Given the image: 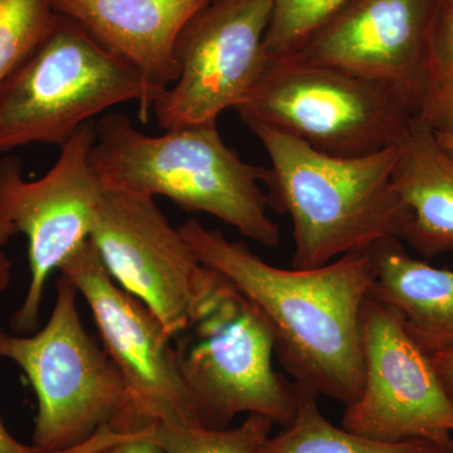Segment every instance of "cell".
Listing matches in <instances>:
<instances>
[{"mask_svg": "<svg viewBox=\"0 0 453 453\" xmlns=\"http://www.w3.org/2000/svg\"><path fill=\"white\" fill-rule=\"evenodd\" d=\"M178 229L203 266L226 277L264 312L275 334V354L295 383L345 405L359 398L360 319L374 281L371 250L320 267L286 270L198 219Z\"/></svg>", "mask_w": 453, "mask_h": 453, "instance_id": "cell-1", "label": "cell"}, {"mask_svg": "<svg viewBox=\"0 0 453 453\" xmlns=\"http://www.w3.org/2000/svg\"><path fill=\"white\" fill-rule=\"evenodd\" d=\"M246 125L270 157L268 208L292 220V268L320 267L389 238L402 241L411 216L392 184L398 145L335 157L259 122Z\"/></svg>", "mask_w": 453, "mask_h": 453, "instance_id": "cell-2", "label": "cell"}, {"mask_svg": "<svg viewBox=\"0 0 453 453\" xmlns=\"http://www.w3.org/2000/svg\"><path fill=\"white\" fill-rule=\"evenodd\" d=\"M89 164L104 188L166 196L186 211L216 217L267 247L280 242L268 217L266 168L241 159L223 142L217 124L193 125L146 135L127 116L96 122Z\"/></svg>", "mask_w": 453, "mask_h": 453, "instance_id": "cell-3", "label": "cell"}, {"mask_svg": "<svg viewBox=\"0 0 453 453\" xmlns=\"http://www.w3.org/2000/svg\"><path fill=\"white\" fill-rule=\"evenodd\" d=\"M77 292L61 273L41 330L20 335L0 327V357L22 369L37 398L32 446L42 453L70 451L103 428L118 432L129 410L120 372L83 326Z\"/></svg>", "mask_w": 453, "mask_h": 453, "instance_id": "cell-4", "label": "cell"}, {"mask_svg": "<svg viewBox=\"0 0 453 453\" xmlns=\"http://www.w3.org/2000/svg\"><path fill=\"white\" fill-rule=\"evenodd\" d=\"M173 344L207 428H226L241 413L261 414L283 427L294 419L296 392L273 369V326L220 273L214 271L207 296Z\"/></svg>", "mask_w": 453, "mask_h": 453, "instance_id": "cell-5", "label": "cell"}, {"mask_svg": "<svg viewBox=\"0 0 453 453\" xmlns=\"http://www.w3.org/2000/svg\"><path fill=\"white\" fill-rule=\"evenodd\" d=\"M144 83L70 18L57 17L40 46L0 85V153L35 142L62 146L120 104L144 105Z\"/></svg>", "mask_w": 453, "mask_h": 453, "instance_id": "cell-6", "label": "cell"}, {"mask_svg": "<svg viewBox=\"0 0 453 453\" xmlns=\"http://www.w3.org/2000/svg\"><path fill=\"white\" fill-rule=\"evenodd\" d=\"M321 153L362 157L398 145L416 116L387 89L335 68L270 61L235 109Z\"/></svg>", "mask_w": 453, "mask_h": 453, "instance_id": "cell-7", "label": "cell"}, {"mask_svg": "<svg viewBox=\"0 0 453 453\" xmlns=\"http://www.w3.org/2000/svg\"><path fill=\"white\" fill-rule=\"evenodd\" d=\"M59 273L88 303L104 349L127 386V418L118 432H110L136 434L154 425L207 427L179 372L172 336L142 301L113 281L94 244L82 243Z\"/></svg>", "mask_w": 453, "mask_h": 453, "instance_id": "cell-8", "label": "cell"}, {"mask_svg": "<svg viewBox=\"0 0 453 453\" xmlns=\"http://www.w3.org/2000/svg\"><path fill=\"white\" fill-rule=\"evenodd\" d=\"M95 142L96 122H86L61 146L55 165L37 180L23 177L17 157L0 160V219L28 240L31 273L25 300L12 316L13 333L37 332L47 280L88 240L105 192L89 164Z\"/></svg>", "mask_w": 453, "mask_h": 453, "instance_id": "cell-9", "label": "cell"}, {"mask_svg": "<svg viewBox=\"0 0 453 453\" xmlns=\"http://www.w3.org/2000/svg\"><path fill=\"white\" fill-rule=\"evenodd\" d=\"M271 0H211L179 33L178 79L155 100L164 130L217 124L237 109L266 73Z\"/></svg>", "mask_w": 453, "mask_h": 453, "instance_id": "cell-10", "label": "cell"}, {"mask_svg": "<svg viewBox=\"0 0 453 453\" xmlns=\"http://www.w3.org/2000/svg\"><path fill=\"white\" fill-rule=\"evenodd\" d=\"M88 240L113 281L142 301L172 339L186 329L214 271L196 259L154 196L105 188Z\"/></svg>", "mask_w": 453, "mask_h": 453, "instance_id": "cell-11", "label": "cell"}, {"mask_svg": "<svg viewBox=\"0 0 453 453\" xmlns=\"http://www.w3.org/2000/svg\"><path fill=\"white\" fill-rule=\"evenodd\" d=\"M365 380L347 405L342 427L380 442L421 440L445 447L453 438V402L431 356L405 332L395 310L372 297L360 319Z\"/></svg>", "mask_w": 453, "mask_h": 453, "instance_id": "cell-12", "label": "cell"}, {"mask_svg": "<svg viewBox=\"0 0 453 453\" xmlns=\"http://www.w3.org/2000/svg\"><path fill=\"white\" fill-rule=\"evenodd\" d=\"M437 7L438 0H350L286 59L374 83L418 118Z\"/></svg>", "mask_w": 453, "mask_h": 453, "instance_id": "cell-13", "label": "cell"}, {"mask_svg": "<svg viewBox=\"0 0 453 453\" xmlns=\"http://www.w3.org/2000/svg\"><path fill=\"white\" fill-rule=\"evenodd\" d=\"M211 0H52L70 18L139 74L145 88L140 109L146 121L155 100L178 79L174 47L179 33Z\"/></svg>", "mask_w": 453, "mask_h": 453, "instance_id": "cell-14", "label": "cell"}, {"mask_svg": "<svg viewBox=\"0 0 453 453\" xmlns=\"http://www.w3.org/2000/svg\"><path fill=\"white\" fill-rule=\"evenodd\" d=\"M392 184L411 216L402 240L426 259L453 253V157L428 122L414 119L399 142Z\"/></svg>", "mask_w": 453, "mask_h": 453, "instance_id": "cell-15", "label": "cell"}, {"mask_svg": "<svg viewBox=\"0 0 453 453\" xmlns=\"http://www.w3.org/2000/svg\"><path fill=\"white\" fill-rule=\"evenodd\" d=\"M371 253L374 281L369 296L395 310L428 356L453 349V270L412 257L398 238L381 241Z\"/></svg>", "mask_w": 453, "mask_h": 453, "instance_id": "cell-16", "label": "cell"}, {"mask_svg": "<svg viewBox=\"0 0 453 453\" xmlns=\"http://www.w3.org/2000/svg\"><path fill=\"white\" fill-rule=\"evenodd\" d=\"M296 413L288 427L270 436L261 453H443L427 441L380 442L339 428L319 410L318 393L295 383Z\"/></svg>", "mask_w": 453, "mask_h": 453, "instance_id": "cell-17", "label": "cell"}, {"mask_svg": "<svg viewBox=\"0 0 453 453\" xmlns=\"http://www.w3.org/2000/svg\"><path fill=\"white\" fill-rule=\"evenodd\" d=\"M273 425L275 422L268 417L249 414L235 428L154 425L136 434L119 436L150 441L164 453H261Z\"/></svg>", "mask_w": 453, "mask_h": 453, "instance_id": "cell-18", "label": "cell"}, {"mask_svg": "<svg viewBox=\"0 0 453 453\" xmlns=\"http://www.w3.org/2000/svg\"><path fill=\"white\" fill-rule=\"evenodd\" d=\"M57 17L52 0H0V85L49 35Z\"/></svg>", "mask_w": 453, "mask_h": 453, "instance_id": "cell-19", "label": "cell"}, {"mask_svg": "<svg viewBox=\"0 0 453 453\" xmlns=\"http://www.w3.org/2000/svg\"><path fill=\"white\" fill-rule=\"evenodd\" d=\"M350 0H271L265 50L270 61L290 58Z\"/></svg>", "mask_w": 453, "mask_h": 453, "instance_id": "cell-20", "label": "cell"}, {"mask_svg": "<svg viewBox=\"0 0 453 453\" xmlns=\"http://www.w3.org/2000/svg\"><path fill=\"white\" fill-rule=\"evenodd\" d=\"M453 106V3H438L428 43L427 88L418 119L436 124Z\"/></svg>", "mask_w": 453, "mask_h": 453, "instance_id": "cell-21", "label": "cell"}, {"mask_svg": "<svg viewBox=\"0 0 453 453\" xmlns=\"http://www.w3.org/2000/svg\"><path fill=\"white\" fill-rule=\"evenodd\" d=\"M62 453H164L159 446L150 441L119 436L106 429L98 431L83 445Z\"/></svg>", "mask_w": 453, "mask_h": 453, "instance_id": "cell-22", "label": "cell"}, {"mask_svg": "<svg viewBox=\"0 0 453 453\" xmlns=\"http://www.w3.org/2000/svg\"><path fill=\"white\" fill-rule=\"evenodd\" d=\"M431 359L443 387H445L447 395L453 402V349L432 354Z\"/></svg>", "mask_w": 453, "mask_h": 453, "instance_id": "cell-23", "label": "cell"}, {"mask_svg": "<svg viewBox=\"0 0 453 453\" xmlns=\"http://www.w3.org/2000/svg\"><path fill=\"white\" fill-rule=\"evenodd\" d=\"M432 130L441 148L453 157V106L436 124L432 125Z\"/></svg>", "mask_w": 453, "mask_h": 453, "instance_id": "cell-24", "label": "cell"}, {"mask_svg": "<svg viewBox=\"0 0 453 453\" xmlns=\"http://www.w3.org/2000/svg\"><path fill=\"white\" fill-rule=\"evenodd\" d=\"M0 453H42L33 446L19 442L9 434L4 423L0 418Z\"/></svg>", "mask_w": 453, "mask_h": 453, "instance_id": "cell-25", "label": "cell"}, {"mask_svg": "<svg viewBox=\"0 0 453 453\" xmlns=\"http://www.w3.org/2000/svg\"><path fill=\"white\" fill-rule=\"evenodd\" d=\"M16 234L17 231L13 225H11L9 222H5V220L0 219V247H2L3 244L7 243L8 241Z\"/></svg>", "mask_w": 453, "mask_h": 453, "instance_id": "cell-26", "label": "cell"}, {"mask_svg": "<svg viewBox=\"0 0 453 453\" xmlns=\"http://www.w3.org/2000/svg\"><path fill=\"white\" fill-rule=\"evenodd\" d=\"M443 453H453V438L449 441V445L445 447V451Z\"/></svg>", "mask_w": 453, "mask_h": 453, "instance_id": "cell-27", "label": "cell"}, {"mask_svg": "<svg viewBox=\"0 0 453 453\" xmlns=\"http://www.w3.org/2000/svg\"><path fill=\"white\" fill-rule=\"evenodd\" d=\"M438 3H453V0H438Z\"/></svg>", "mask_w": 453, "mask_h": 453, "instance_id": "cell-28", "label": "cell"}]
</instances>
